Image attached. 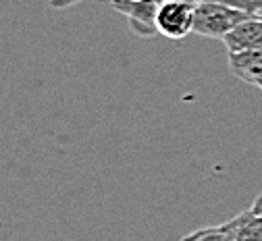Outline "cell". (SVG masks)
<instances>
[{
  "label": "cell",
  "mask_w": 262,
  "mask_h": 241,
  "mask_svg": "<svg viewBox=\"0 0 262 241\" xmlns=\"http://www.w3.org/2000/svg\"><path fill=\"white\" fill-rule=\"evenodd\" d=\"M223 227L233 241H262V216L252 210L237 214L235 218L227 221Z\"/></svg>",
  "instance_id": "6"
},
{
  "label": "cell",
  "mask_w": 262,
  "mask_h": 241,
  "mask_svg": "<svg viewBox=\"0 0 262 241\" xmlns=\"http://www.w3.org/2000/svg\"><path fill=\"white\" fill-rule=\"evenodd\" d=\"M108 3H111V0H108Z\"/></svg>",
  "instance_id": "10"
},
{
  "label": "cell",
  "mask_w": 262,
  "mask_h": 241,
  "mask_svg": "<svg viewBox=\"0 0 262 241\" xmlns=\"http://www.w3.org/2000/svg\"><path fill=\"white\" fill-rule=\"evenodd\" d=\"M233 9H239L248 15H262V0H219Z\"/></svg>",
  "instance_id": "7"
},
{
  "label": "cell",
  "mask_w": 262,
  "mask_h": 241,
  "mask_svg": "<svg viewBox=\"0 0 262 241\" xmlns=\"http://www.w3.org/2000/svg\"><path fill=\"white\" fill-rule=\"evenodd\" d=\"M223 44L229 54L262 48V15H252L248 21L239 23L223 38Z\"/></svg>",
  "instance_id": "4"
},
{
  "label": "cell",
  "mask_w": 262,
  "mask_h": 241,
  "mask_svg": "<svg viewBox=\"0 0 262 241\" xmlns=\"http://www.w3.org/2000/svg\"><path fill=\"white\" fill-rule=\"evenodd\" d=\"M162 0H111V7L121 13L127 21L131 31L138 38L150 40L158 36L156 29V15Z\"/></svg>",
  "instance_id": "3"
},
{
  "label": "cell",
  "mask_w": 262,
  "mask_h": 241,
  "mask_svg": "<svg viewBox=\"0 0 262 241\" xmlns=\"http://www.w3.org/2000/svg\"><path fill=\"white\" fill-rule=\"evenodd\" d=\"M229 69L237 79L258 85L262 81V48L229 54Z\"/></svg>",
  "instance_id": "5"
},
{
  "label": "cell",
  "mask_w": 262,
  "mask_h": 241,
  "mask_svg": "<svg viewBox=\"0 0 262 241\" xmlns=\"http://www.w3.org/2000/svg\"><path fill=\"white\" fill-rule=\"evenodd\" d=\"M250 210H252V212H256L258 216H262V193L254 200V204H252V208H250Z\"/></svg>",
  "instance_id": "8"
},
{
  "label": "cell",
  "mask_w": 262,
  "mask_h": 241,
  "mask_svg": "<svg viewBox=\"0 0 262 241\" xmlns=\"http://www.w3.org/2000/svg\"><path fill=\"white\" fill-rule=\"evenodd\" d=\"M250 17L252 15L219 3V0H198L193 13V33L210 40H223L229 31Z\"/></svg>",
  "instance_id": "1"
},
{
  "label": "cell",
  "mask_w": 262,
  "mask_h": 241,
  "mask_svg": "<svg viewBox=\"0 0 262 241\" xmlns=\"http://www.w3.org/2000/svg\"><path fill=\"white\" fill-rule=\"evenodd\" d=\"M193 13L195 0H162L156 15L158 36L169 40L187 38L189 33H193Z\"/></svg>",
  "instance_id": "2"
},
{
  "label": "cell",
  "mask_w": 262,
  "mask_h": 241,
  "mask_svg": "<svg viewBox=\"0 0 262 241\" xmlns=\"http://www.w3.org/2000/svg\"><path fill=\"white\" fill-rule=\"evenodd\" d=\"M258 87H260V90H262V81H260V83H258Z\"/></svg>",
  "instance_id": "9"
}]
</instances>
